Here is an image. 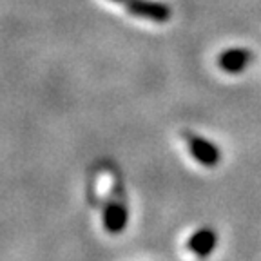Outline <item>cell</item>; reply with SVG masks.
Wrapping results in <instances>:
<instances>
[{"mask_svg":"<svg viewBox=\"0 0 261 261\" xmlns=\"http://www.w3.org/2000/svg\"><path fill=\"white\" fill-rule=\"evenodd\" d=\"M125 9L136 18H145V20L156 22V24H165L172 16L171 8L158 0H129L125 4Z\"/></svg>","mask_w":261,"mask_h":261,"instance_id":"2","label":"cell"},{"mask_svg":"<svg viewBox=\"0 0 261 261\" xmlns=\"http://www.w3.org/2000/svg\"><path fill=\"white\" fill-rule=\"evenodd\" d=\"M127 220H129V214H127V208L122 203L113 201L103 211V227L111 234L122 232L123 228L127 227Z\"/></svg>","mask_w":261,"mask_h":261,"instance_id":"5","label":"cell"},{"mask_svg":"<svg viewBox=\"0 0 261 261\" xmlns=\"http://www.w3.org/2000/svg\"><path fill=\"white\" fill-rule=\"evenodd\" d=\"M216 243H218V236L216 232L208 227L203 228H198L187 241V249L191 252H194L196 256L200 257H207L212 250L216 249Z\"/></svg>","mask_w":261,"mask_h":261,"instance_id":"4","label":"cell"},{"mask_svg":"<svg viewBox=\"0 0 261 261\" xmlns=\"http://www.w3.org/2000/svg\"><path fill=\"white\" fill-rule=\"evenodd\" d=\"M252 64V53L245 47L225 49L218 57V67L228 74H240Z\"/></svg>","mask_w":261,"mask_h":261,"instance_id":"3","label":"cell"},{"mask_svg":"<svg viewBox=\"0 0 261 261\" xmlns=\"http://www.w3.org/2000/svg\"><path fill=\"white\" fill-rule=\"evenodd\" d=\"M111 2H120V4H127L129 0H111Z\"/></svg>","mask_w":261,"mask_h":261,"instance_id":"6","label":"cell"},{"mask_svg":"<svg viewBox=\"0 0 261 261\" xmlns=\"http://www.w3.org/2000/svg\"><path fill=\"white\" fill-rule=\"evenodd\" d=\"M184 138H185V142H187L189 152H191L192 158L200 163V165L212 169L221 162V151L211 142V140L194 135V133H189V130L184 133Z\"/></svg>","mask_w":261,"mask_h":261,"instance_id":"1","label":"cell"}]
</instances>
